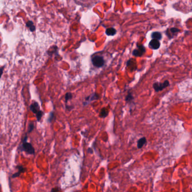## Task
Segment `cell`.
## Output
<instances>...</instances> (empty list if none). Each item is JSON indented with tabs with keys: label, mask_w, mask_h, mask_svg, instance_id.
Here are the masks:
<instances>
[{
	"label": "cell",
	"mask_w": 192,
	"mask_h": 192,
	"mask_svg": "<svg viewBox=\"0 0 192 192\" xmlns=\"http://www.w3.org/2000/svg\"><path fill=\"white\" fill-rule=\"evenodd\" d=\"M30 108L33 113L36 114L40 111L39 105H38L37 102H34L33 103H32V105H31L30 106Z\"/></svg>",
	"instance_id": "8992f818"
},
{
	"label": "cell",
	"mask_w": 192,
	"mask_h": 192,
	"mask_svg": "<svg viewBox=\"0 0 192 192\" xmlns=\"http://www.w3.org/2000/svg\"><path fill=\"white\" fill-rule=\"evenodd\" d=\"M152 38L154 39H157L158 40H160L162 39L161 33L158 32H153L152 34Z\"/></svg>",
	"instance_id": "9c48e42d"
},
{
	"label": "cell",
	"mask_w": 192,
	"mask_h": 192,
	"mask_svg": "<svg viewBox=\"0 0 192 192\" xmlns=\"http://www.w3.org/2000/svg\"><path fill=\"white\" fill-rule=\"evenodd\" d=\"M18 168H19V171L17 173H15L13 175V177L14 178H15V177H17L19 176L20 175V173H23V170H24V167L23 166H18Z\"/></svg>",
	"instance_id": "7c38bea8"
},
{
	"label": "cell",
	"mask_w": 192,
	"mask_h": 192,
	"mask_svg": "<svg viewBox=\"0 0 192 192\" xmlns=\"http://www.w3.org/2000/svg\"><path fill=\"white\" fill-rule=\"evenodd\" d=\"M53 112H51L50 115V117L49 118V121L50 122H51V121H52V120L53 119Z\"/></svg>",
	"instance_id": "ac0fdd59"
},
{
	"label": "cell",
	"mask_w": 192,
	"mask_h": 192,
	"mask_svg": "<svg viewBox=\"0 0 192 192\" xmlns=\"http://www.w3.org/2000/svg\"><path fill=\"white\" fill-rule=\"evenodd\" d=\"M108 110L106 108H103L101 110V111L100 112V117L102 118H105L108 116Z\"/></svg>",
	"instance_id": "30bf717a"
},
{
	"label": "cell",
	"mask_w": 192,
	"mask_h": 192,
	"mask_svg": "<svg viewBox=\"0 0 192 192\" xmlns=\"http://www.w3.org/2000/svg\"><path fill=\"white\" fill-rule=\"evenodd\" d=\"M133 98H134V97H133L132 94L131 93H128L126 97V101L127 102H130V101L132 100Z\"/></svg>",
	"instance_id": "2e32d148"
},
{
	"label": "cell",
	"mask_w": 192,
	"mask_h": 192,
	"mask_svg": "<svg viewBox=\"0 0 192 192\" xmlns=\"http://www.w3.org/2000/svg\"><path fill=\"white\" fill-rule=\"evenodd\" d=\"M43 112L42 111H39L36 114V116H37V121H40L41 119L42 116H43Z\"/></svg>",
	"instance_id": "4fadbf2b"
},
{
	"label": "cell",
	"mask_w": 192,
	"mask_h": 192,
	"mask_svg": "<svg viewBox=\"0 0 192 192\" xmlns=\"http://www.w3.org/2000/svg\"><path fill=\"white\" fill-rule=\"evenodd\" d=\"M33 128H34V124L33 123H31L28 126V132L31 133L33 130Z\"/></svg>",
	"instance_id": "e0dca14e"
},
{
	"label": "cell",
	"mask_w": 192,
	"mask_h": 192,
	"mask_svg": "<svg viewBox=\"0 0 192 192\" xmlns=\"http://www.w3.org/2000/svg\"><path fill=\"white\" fill-rule=\"evenodd\" d=\"M27 27L28 28L31 32H33L35 30V27L33 24V22L32 21H28L27 23Z\"/></svg>",
	"instance_id": "8fae6325"
},
{
	"label": "cell",
	"mask_w": 192,
	"mask_h": 192,
	"mask_svg": "<svg viewBox=\"0 0 192 192\" xmlns=\"http://www.w3.org/2000/svg\"><path fill=\"white\" fill-rule=\"evenodd\" d=\"M3 69H4V67H3H3H2L0 68V78H1L2 75Z\"/></svg>",
	"instance_id": "d6986e66"
},
{
	"label": "cell",
	"mask_w": 192,
	"mask_h": 192,
	"mask_svg": "<svg viewBox=\"0 0 192 192\" xmlns=\"http://www.w3.org/2000/svg\"><path fill=\"white\" fill-rule=\"evenodd\" d=\"M72 98V95L71 93H67L65 95V102H68V101L70 100Z\"/></svg>",
	"instance_id": "9a60e30c"
},
{
	"label": "cell",
	"mask_w": 192,
	"mask_h": 192,
	"mask_svg": "<svg viewBox=\"0 0 192 192\" xmlns=\"http://www.w3.org/2000/svg\"><path fill=\"white\" fill-rule=\"evenodd\" d=\"M167 32L172 33V37H173V35H174L175 33H176L179 32V29L178 28H171L170 29V31L167 30Z\"/></svg>",
	"instance_id": "5bb4252c"
},
{
	"label": "cell",
	"mask_w": 192,
	"mask_h": 192,
	"mask_svg": "<svg viewBox=\"0 0 192 192\" xmlns=\"http://www.w3.org/2000/svg\"><path fill=\"white\" fill-rule=\"evenodd\" d=\"M89 151H90V152H89V153H91V154H92V153H93V151H92V150H91V148H89L88 149V152H89Z\"/></svg>",
	"instance_id": "ffe728a7"
},
{
	"label": "cell",
	"mask_w": 192,
	"mask_h": 192,
	"mask_svg": "<svg viewBox=\"0 0 192 192\" xmlns=\"http://www.w3.org/2000/svg\"><path fill=\"white\" fill-rule=\"evenodd\" d=\"M145 52V48L143 45H138V48L134 50L132 54L136 57H140Z\"/></svg>",
	"instance_id": "277c9868"
},
{
	"label": "cell",
	"mask_w": 192,
	"mask_h": 192,
	"mask_svg": "<svg viewBox=\"0 0 192 192\" xmlns=\"http://www.w3.org/2000/svg\"><path fill=\"white\" fill-rule=\"evenodd\" d=\"M92 63L97 67H100L104 65L105 61L103 57L96 56L92 59Z\"/></svg>",
	"instance_id": "7a4b0ae2"
},
{
	"label": "cell",
	"mask_w": 192,
	"mask_h": 192,
	"mask_svg": "<svg viewBox=\"0 0 192 192\" xmlns=\"http://www.w3.org/2000/svg\"><path fill=\"white\" fill-rule=\"evenodd\" d=\"M169 82L168 80H166L163 83H155L153 84V88L156 92H158L160 90H162L164 88H165L169 86Z\"/></svg>",
	"instance_id": "3957f363"
},
{
	"label": "cell",
	"mask_w": 192,
	"mask_h": 192,
	"mask_svg": "<svg viewBox=\"0 0 192 192\" xmlns=\"http://www.w3.org/2000/svg\"><path fill=\"white\" fill-rule=\"evenodd\" d=\"M149 47L153 49H157L160 47V42L157 39H153L149 43Z\"/></svg>",
	"instance_id": "5b68a950"
},
{
	"label": "cell",
	"mask_w": 192,
	"mask_h": 192,
	"mask_svg": "<svg viewBox=\"0 0 192 192\" xmlns=\"http://www.w3.org/2000/svg\"><path fill=\"white\" fill-rule=\"evenodd\" d=\"M27 136H25V137L24 138L23 143L22 144V148H23V150L24 151L28 153V154H34V149L31 143H28L27 142Z\"/></svg>",
	"instance_id": "6da1fadb"
},
{
	"label": "cell",
	"mask_w": 192,
	"mask_h": 192,
	"mask_svg": "<svg viewBox=\"0 0 192 192\" xmlns=\"http://www.w3.org/2000/svg\"><path fill=\"white\" fill-rule=\"evenodd\" d=\"M116 32H117V31L114 28H108L106 30V34L107 36H114V35L116 34Z\"/></svg>",
	"instance_id": "ba28073f"
},
{
	"label": "cell",
	"mask_w": 192,
	"mask_h": 192,
	"mask_svg": "<svg viewBox=\"0 0 192 192\" xmlns=\"http://www.w3.org/2000/svg\"><path fill=\"white\" fill-rule=\"evenodd\" d=\"M146 143H147V139H146V138L143 137L140 138L139 141H138V148L139 149L141 148Z\"/></svg>",
	"instance_id": "52a82bcc"
}]
</instances>
